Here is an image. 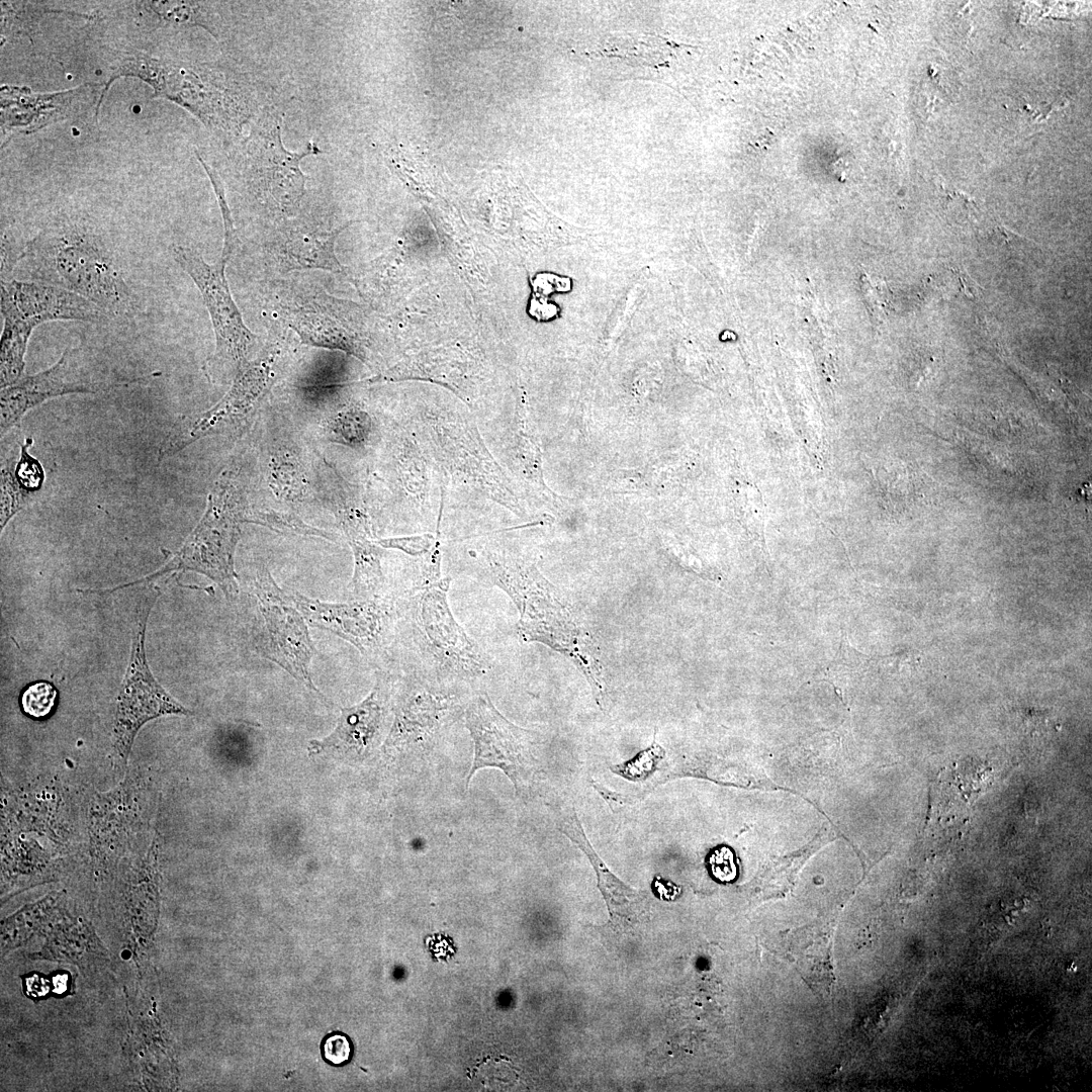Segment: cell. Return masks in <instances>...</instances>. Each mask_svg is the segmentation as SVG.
Wrapping results in <instances>:
<instances>
[{
  "label": "cell",
  "mask_w": 1092,
  "mask_h": 1092,
  "mask_svg": "<svg viewBox=\"0 0 1092 1092\" xmlns=\"http://www.w3.org/2000/svg\"><path fill=\"white\" fill-rule=\"evenodd\" d=\"M491 579L514 602L520 618L519 635L570 658L588 680L602 707L605 680L600 650L558 589L535 565L498 552H486Z\"/></svg>",
  "instance_id": "cell-1"
},
{
  "label": "cell",
  "mask_w": 1092,
  "mask_h": 1092,
  "mask_svg": "<svg viewBox=\"0 0 1092 1092\" xmlns=\"http://www.w3.org/2000/svg\"><path fill=\"white\" fill-rule=\"evenodd\" d=\"M24 259L35 281L88 299L109 318L130 317L136 310L135 296L113 254L84 225H49L28 240Z\"/></svg>",
  "instance_id": "cell-2"
},
{
  "label": "cell",
  "mask_w": 1092,
  "mask_h": 1092,
  "mask_svg": "<svg viewBox=\"0 0 1092 1092\" xmlns=\"http://www.w3.org/2000/svg\"><path fill=\"white\" fill-rule=\"evenodd\" d=\"M248 509L240 468L230 464L214 481L203 516L180 549L155 572L114 589L150 582L172 571L190 570L213 580L226 598H236L235 551Z\"/></svg>",
  "instance_id": "cell-3"
},
{
  "label": "cell",
  "mask_w": 1092,
  "mask_h": 1092,
  "mask_svg": "<svg viewBox=\"0 0 1092 1092\" xmlns=\"http://www.w3.org/2000/svg\"><path fill=\"white\" fill-rule=\"evenodd\" d=\"M120 77L140 78L153 87V97L179 104L207 126L231 130L243 122L245 113L239 99L226 86L223 76L213 70L132 53L119 59L112 68L101 100L110 84Z\"/></svg>",
  "instance_id": "cell-4"
},
{
  "label": "cell",
  "mask_w": 1092,
  "mask_h": 1092,
  "mask_svg": "<svg viewBox=\"0 0 1092 1092\" xmlns=\"http://www.w3.org/2000/svg\"><path fill=\"white\" fill-rule=\"evenodd\" d=\"M439 560L437 555L433 557L408 603L418 648L436 673L461 677L482 675L489 668L488 661L450 610L447 600L450 577L440 575Z\"/></svg>",
  "instance_id": "cell-5"
},
{
  "label": "cell",
  "mask_w": 1092,
  "mask_h": 1092,
  "mask_svg": "<svg viewBox=\"0 0 1092 1092\" xmlns=\"http://www.w3.org/2000/svg\"><path fill=\"white\" fill-rule=\"evenodd\" d=\"M159 375V372L133 377L119 375L85 350L68 347L49 368L24 375L14 384L1 388V436L19 427L27 412L50 399L106 392L148 382Z\"/></svg>",
  "instance_id": "cell-6"
},
{
  "label": "cell",
  "mask_w": 1092,
  "mask_h": 1092,
  "mask_svg": "<svg viewBox=\"0 0 1092 1092\" xmlns=\"http://www.w3.org/2000/svg\"><path fill=\"white\" fill-rule=\"evenodd\" d=\"M172 255L197 286L210 315L215 349L205 362L206 375L209 378L217 377L228 367H236L239 371L247 364L254 335L244 324L232 297L225 278L226 263L219 259L210 264L198 252L183 246L173 247Z\"/></svg>",
  "instance_id": "cell-7"
},
{
  "label": "cell",
  "mask_w": 1092,
  "mask_h": 1092,
  "mask_svg": "<svg viewBox=\"0 0 1092 1092\" xmlns=\"http://www.w3.org/2000/svg\"><path fill=\"white\" fill-rule=\"evenodd\" d=\"M159 595V588H151L138 606L130 658L117 700L113 745L124 760L127 759L138 731L145 723L165 715L191 713L157 681L147 662L146 625Z\"/></svg>",
  "instance_id": "cell-8"
},
{
  "label": "cell",
  "mask_w": 1092,
  "mask_h": 1092,
  "mask_svg": "<svg viewBox=\"0 0 1092 1092\" xmlns=\"http://www.w3.org/2000/svg\"><path fill=\"white\" fill-rule=\"evenodd\" d=\"M1 343L27 351L32 331L54 321L102 322L106 312L88 299L64 288L38 281L1 282Z\"/></svg>",
  "instance_id": "cell-9"
},
{
  "label": "cell",
  "mask_w": 1092,
  "mask_h": 1092,
  "mask_svg": "<svg viewBox=\"0 0 1092 1092\" xmlns=\"http://www.w3.org/2000/svg\"><path fill=\"white\" fill-rule=\"evenodd\" d=\"M255 594L264 623L259 634L261 653L325 699L310 674L316 650L304 617L265 568L258 573Z\"/></svg>",
  "instance_id": "cell-10"
},
{
  "label": "cell",
  "mask_w": 1092,
  "mask_h": 1092,
  "mask_svg": "<svg viewBox=\"0 0 1092 1092\" xmlns=\"http://www.w3.org/2000/svg\"><path fill=\"white\" fill-rule=\"evenodd\" d=\"M464 716L474 743L467 786L475 771L491 766L502 769L519 789L533 767L534 733L509 721L486 694L474 697Z\"/></svg>",
  "instance_id": "cell-11"
},
{
  "label": "cell",
  "mask_w": 1092,
  "mask_h": 1092,
  "mask_svg": "<svg viewBox=\"0 0 1092 1092\" xmlns=\"http://www.w3.org/2000/svg\"><path fill=\"white\" fill-rule=\"evenodd\" d=\"M279 351L270 348L252 363L241 368L230 390L212 407L175 426L162 443L158 459L173 456L190 444L223 433L247 415L272 381L273 367Z\"/></svg>",
  "instance_id": "cell-12"
},
{
  "label": "cell",
  "mask_w": 1092,
  "mask_h": 1092,
  "mask_svg": "<svg viewBox=\"0 0 1092 1092\" xmlns=\"http://www.w3.org/2000/svg\"><path fill=\"white\" fill-rule=\"evenodd\" d=\"M281 116L259 131L250 144V170L255 187L265 198L283 210L295 207L304 195L306 176L300 161L308 155L322 153L313 141L304 151L292 153L285 149L281 138Z\"/></svg>",
  "instance_id": "cell-13"
},
{
  "label": "cell",
  "mask_w": 1092,
  "mask_h": 1092,
  "mask_svg": "<svg viewBox=\"0 0 1092 1092\" xmlns=\"http://www.w3.org/2000/svg\"><path fill=\"white\" fill-rule=\"evenodd\" d=\"M289 598L309 625L336 634L363 655L374 658L384 651L389 615L376 599L333 604L299 593H293Z\"/></svg>",
  "instance_id": "cell-14"
},
{
  "label": "cell",
  "mask_w": 1092,
  "mask_h": 1092,
  "mask_svg": "<svg viewBox=\"0 0 1092 1092\" xmlns=\"http://www.w3.org/2000/svg\"><path fill=\"white\" fill-rule=\"evenodd\" d=\"M377 677L372 692L361 703L341 709L334 731L323 740L309 742V753H329L344 760H363L376 744L385 718L390 679Z\"/></svg>",
  "instance_id": "cell-15"
},
{
  "label": "cell",
  "mask_w": 1092,
  "mask_h": 1092,
  "mask_svg": "<svg viewBox=\"0 0 1092 1092\" xmlns=\"http://www.w3.org/2000/svg\"><path fill=\"white\" fill-rule=\"evenodd\" d=\"M99 86L84 85L57 93H34L27 88L1 87L2 132H31L50 123L68 118L89 106Z\"/></svg>",
  "instance_id": "cell-16"
},
{
  "label": "cell",
  "mask_w": 1092,
  "mask_h": 1092,
  "mask_svg": "<svg viewBox=\"0 0 1092 1092\" xmlns=\"http://www.w3.org/2000/svg\"><path fill=\"white\" fill-rule=\"evenodd\" d=\"M343 230L344 226L326 230L311 224L292 225L275 243V257L286 271L322 269L340 272L342 267L335 254V241Z\"/></svg>",
  "instance_id": "cell-17"
},
{
  "label": "cell",
  "mask_w": 1092,
  "mask_h": 1092,
  "mask_svg": "<svg viewBox=\"0 0 1092 1092\" xmlns=\"http://www.w3.org/2000/svg\"><path fill=\"white\" fill-rule=\"evenodd\" d=\"M33 439L19 442L17 454H1L0 530L32 502L44 482V469L29 449Z\"/></svg>",
  "instance_id": "cell-18"
},
{
  "label": "cell",
  "mask_w": 1092,
  "mask_h": 1092,
  "mask_svg": "<svg viewBox=\"0 0 1092 1092\" xmlns=\"http://www.w3.org/2000/svg\"><path fill=\"white\" fill-rule=\"evenodd\" d=\"M559 829L571 838V840L575 841L588 855L598 874L599 888L605 897L611 918L614 921L621 920L628 922L637 919L642 913L644 903L642 896L637 891L621 882L608 870V868H606L604 862L594 852L592 846L587 844L588 842L580 828V824L575 814L566 816L562 820Z\"/></svg>",
  "instance_id": "cell-19"
},
{
  "label": "cell",
  "mask_w": 1092,
  "mask_h": 1092,
  "mask_svg": "<svg viewBox=\"0 0 1092 1092\" xmlns=\"http://www.w3.org/2000/svg\"><path fill=\"white\" fill-rule=\"evenodd\" d=\"M347 539L354 556L353 595L358 601L375 600L384 584L383 547L371 539V534H355Z\"/></svg>",
  "instance_id": "cell-20"
},
{
  "label": "cell",
  "mask_w": 1092,
  "mask_h": 1092,
  "mask_svg": "<svg viewBox=\"0 0 1092 1092\" xmlns=\"http://www.w3.org/2000/svg\"><path fill=\"white\" fill-rule=\"evenodd\" d=\"M288 324L302 343L330 349L350 350V342L342 328L330 314L296 309L289 313Z\"/></svg>",
  "instance_id": "cell-21"
},
{
  "label": "cell",
  "mask_w": 1092,
  "mask_h": 1092,
  "mask_svg": "<svg viewBox=\"0 0 1092 1092\" xmlns=\"http://www.w3.org/2000/svg\"><path fill=\"white\" fill-rule=\"evenodd\" d=\"M139 6L159 20L172 25H199L217 37L215 24L207 13L204 2L194 1H140Z\"/></svg>",
  "instance_id": "cell-22"
},
{
  "label": "cell",
  "mask_w": 1092,
  "mask_h": 1092,
  "mask_svg": "<svg viewBox=\"0 0 1092 1092\" xmlns=\"http://www.w3.org/2000/svg\"><path fill=\"white\" fill-rule=\"evenodd\" d=\"M663 757L664 749L654 739L648 748L639 752L632 759L612 766V769L615 774L627 780L643 781L655 770Z\"/></svg>",
  "instance_id": "cell-23"
},
{
  "label": "cell",
  "mask_w": 1092,
  "mask_h": 1092,
  "mask_svg": "<svg viewBox=\"0 0 1092 1092\" xmlns=\"http://www.w3.org/2000/svg\"><path fill=\"white\" fill-rule=\"evenodd\" d=\"M57 700L56 688L48 681H36L29 685L21 695V707L28 716L40 719L47 717L55 707Z\"/></svg>",
  "instance_id": "cell-24"
},
{
  "label": "cell",
  "mask_w": 1092,
  "mask_h": 1092,
  "mask_svg": "<svg viewBox=\"0 0 1092 1092\" xmlns=\"http://www.w3.org/2000/svg\"><path fill=\"white\" fill-rule=\"evenodd\" d=\"M195 153H196L198 161L201 163L203 169L205 170V172L207 173V175H208V177L210 179V183H211V185L213 187L214 193H215L217 201H218L219 209H220L222 220H223V230H224L223 249H222V254H221L220 259L228 263V261L231 258V255L234 252V249L236 247L237 237H236V230H235V226H234V221H233V218H232L231 210H230L228 202H226L223 185H222L221 180H220L218 174L216 173V171L214 169H212L202 159L200 154H198L197 152H195Z\"/></svg>",
  "instance_id": "cell-25"
},
{
  "label": "cell",
  "mask_w": 1092,
  "mask_h": 1092,
  "mask_svg": "<svg viewBox=\"0 0 1092 1092\" xmlns=\"http://www.w3.org/2000/svg\"><path fill=\"white\" fill-rule=\"evenodd\" d=\"M323 1059L333 1066H343L352 1056L350 1038L339 1031L327 1034L321 1044Z\"/></svg>",
  "instance_id": "cell-26"
},
{
  "label": "cell",
  "mask_w": 1092,
  "mask_h": 1092,
  "mask_svg": "<svg viewBox=\"0 0 1092 1092\" xmlns=\"http://www.w3.org/2000/svg\"><path fill=\"white\" fill-rule=\"evenodd\" d=\"M376 542L383 548L398 549L413 556L426 554L436 546V538L432 534L380 539Z\"/></svg>",
  "instance_id": "cell-27"
},
{
  "label": "cell",
  "mask_w": 1092,
  "mask_h": 1092,
  "mask_svg": "<svg viewBox=\"0 0 1092 1092\" xmlns=\"http://www.w3.org/2000/svg\"><path fill=\"white\" fill-rule=\"evenodd\" d=\"M27 243L17 242L12 236L2 234L1 240V282L12 279L17 264L25 258Z\"/></svg>",
  "instance_id": "cell-28"
},
{
  "label": "cell",
  "mask_w": 1092,
  "mask_h": 1092,
  "mask_svg": "<svg viewBox=\"0 0 1092 1092\" xmlns=\"http://www.w3.org/2000/svg\"><path fill=\"white\" fill-rule=\"evenodd\" d=\"M869 286H870L868 288L869 298L874 297V299H871V300H868V301H869L870 305L875 306L873 311H878L877 316H880L882 313H885L884 311L886 310L887 305H888V296L886 294L887 287H885V285H883L882 287H879V286L874 287L871 284H869Z\"/></svg>",
  "instance_id": "cell-29"
},
{
  "label": "cell",
  "mask_w": 1092,
  "mask_h": 1092,
  "mask_svg": "<svg viewBox=\"0 0 1092 1092\" xmlns=\"http://www.w3.org/2000/svg\"><path fill=\"white\" fill-rule=\"evenodd\" d=\"M1017 239H1022V237L1001 225L996 226L990 237L996 245L1014 243Z\"/></svg>",
  "instance_id": "cell-30"
}]
</instances>
